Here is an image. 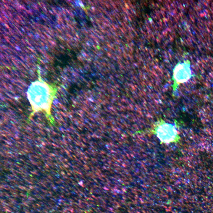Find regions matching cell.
<instances>
[{
	"instance_id": "obj_3",
	"label": "cell",
	"mask_w": 213,
	"mask_h": 213,
	"mask_svg": "<svg viewBox=\"0 0 213 213\" xmlns=\"http://www.w3.org/2000/svg\"><path fill=\"white\" fill-rule=\"evenodd\" d=\"M173 88L179 84L184 83L191 78L192 73L189 64L185 62L178 64L173 70Z\"/></svg>"
},
{
	"instance_id": "obj_2",
	"label": "cell",
	"mask_w": 213,
	"mask_h": 213,
	"mask_svg": "<svg viewBox=\"0 0 213 213\" xmlns=\"http://www.w3.org/2000/svg\"><path fill=\"white\" fill-rule=\"evenodd\" d=\"M154 132L159 140L164 143L172 142L178 137L177 132L174 126L163 121L157 124Z\"/></svg>"
},
{
	"instance_id": "obj_1",
	"label": "cell",
	"mask_w": 213,
	"mask_h": 213,
	"mask_svg": "<svg viewBox=\"0 0 213 213\" xmlns=\"http://www.w3.org/2000/svg\"><path fill=\"white\" fill-rule=\"evenodd\" d=\"M27 98L34 112H44L48 115L54 96V90L40 79L33 82L27 92Z\"/></svg>"
}]
</instances>
